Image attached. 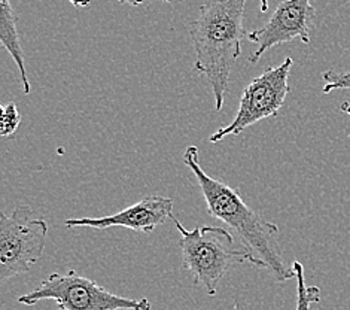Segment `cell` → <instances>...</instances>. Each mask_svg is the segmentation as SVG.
<instances>
[{
	"label": "cell",
	"instance_id": "6da1fadb",
	"mask_svg": "<svg viewBox=\"0 0 350 310\" xmlns=\"http://www.w3.org/2000/svg\"><path fill=\"white\" fill-rule=\"evenodd\" d=\"M198 155V148L191 145L183 154V163L194 173L209 214L237 234L241 245L254 255L256 267L269 270L280 283L294 279V269H289L280 254L278 225L252 211L237 190L207 175Z\"/></svg>",
	"mask_w": 350,
	"mask_h": 310
},
{
	"label": "cell",
	"instance_id": "7a4b0ae2",
	"mask_svg": "<svg viewBox=\"0 0 350 310\" xmlns=\"http://www.w3.org/2000/svg\"><path fill=\"white\" fill-rule=\"evenodd\" d=\"M246 0H206L198 18L189 24L196 49L194 69L209 82L216 111H222L230 91L232 66L241 54Z\"/></svg>",
	"mask_w": 350,
	"mask_h": 310
},
{
	"label": "cell",
	"instance_id": "3957f363",
	"mask_svg": "<svg viewBox=\"0 0 350 310\" xmlns=\"http://www.w3.org/2000/svg\"><path fill=\"white\" fill-rule=\"evenodd\" d=\"M170 220L180 233L183 269L193 276L196 285L204 288L207 296H216L219 282L232 266L241 263L256 266L254 255L245 246H236L232 234L225 229L197 225L187 230L174 215Z\"/></svg>",
	"mask_w": 350,
	"mask_h": 310
},
{
	"label": "cell",
	"instance_id": "277c9868",
	"mask_svg": "<svg viewBox=\"0 0 350 310\" xmlns=\"http://www.w3.org/2000/svg\"><path fill=\"white\" fill-rule=\"evenodd\" d=\"M42 300H54L60 310H151L148 298H127L112 294L77 272L53 273L18 303L33 306Z\"/></svg>",
	"mask_w": 350,
	"mask_h": 310
},
{
	"label": "cell",
	"instance_id": "5b68a950",
	"mask_svg": "<svg viewBox=\"0 0 350 310\" xmlns=\"http://www.w3.org/2000/svg\"><path fill=\"white\" fill-rule=\"evenodd\" d=\"M46 236L48 224L27 205L0 214V281L29 273L45 253Z\"/></svg>",
	"mask_w": 350,
	"mask_h": 310
},
{
	"label": "cell",
	"instance_id": "8992f818",
	"mask_svg": "<svg viewBox=\"0 0 350 310\" xmlns=\"http://www.w3.org/2000/svg\"><path fill=\"white\" fill-rule=\"evenodd\" d=\"M294 60L286 57L279 66H273L247 83L241 93L237 114L228 125L216 130L211 144H219L227 136H237L251 125L270 116H278L289 94V73Z\"/></svg>",
	"mask_w": 350,
	"mask_h": 310
},
{
	"label": "cell",
	"instance_id": "52a82bcc",
	"mask_svg": "<svg viewBox=\"0 0 350 310\" xmlns=\"http://www.w3.org/2000/svg\"><path fill=\"white\" fill-rule=\"evenodd\" d=\"M316 10L310 0H283L269 21L260 29L247 33L246 39L258 48L249 55V63H258L269 49L299 39L310 44V31L314 23Z\"/></svg>",
	"mask_w": 350,
	"mask_h": 310
},
{
	"label": "cell",
	"instance_id": "ba28073f",
	"mask_svg": "<svg viewBox=\"0 0 350 310\" xmlns=\"http://www.w3.org/2000/svg\"><path fill=\"white\" fill-rule=\"evenodd\" d=\"M173 215V200L163 196H148L140 202L131 205L124 211L102 218H77L66 220L69 229L107 230L112 227L129 229L139 233H151L158 225L164 224Z\"/></svg>",
	"mask_w": 350,
	"mask_h": 310
},
{
	"label": "cell",
	"instance_id": "9c48e42d",
	"mask_svg": "<svg viewBox=\"0 0 350 310\" xmlns=\"http://www.w3.org/2000/svg\"><path fill=\"white\" fill-rule=\"evenodd\" d=\"M0 40L18 68L24 94H30V81L27 77L26 63H24V51L18 29H16V16L11 0H0Z\"/></svg>",
	"mask_w": 350,
	"mask_h": 310
},
{
	"label": "cell",
	"instance_id": "30bf717a",
	"mask_svg": "<svg viewBox=\"0 0 350 310\" xmlns=\"http://www.w3.org/2000/svg\"><path fill=\"white\" fill-rule=\"evenodd\" d=\"M293 269L297 279V307L295 310H310V306L319 303L322 292L318 287H308L304 278V267L299 261H295Z\"/></svg>",
	"mask_w": 350,
	"mask_h": 310
},
{
	"label": "cell",
	"instance_id": "8fae6325",
	"mask_svg": "<svg viewBox=\"0 0 350 310\" xmlns=\"http://www.w3.org/2000/svg\"><path fill=\"white\" fill-rule=\"evenodd\" d=\"M21 122V115L14 102L2 105V118H0V135L10 138L18 129Z\"/></svg>",
	"mask_w": 350,
	"mask_h": 310
},
{
	"label": "cell",
	"instance_id": "7c38bea8",
	"mask_svg": "<svg viewBox=\"0 0 350 310\" xmlns=\"http://www.w3.org/2000/svg\"><path fill=\"white\" fill-rule=\"evenodd\" d=\"M323 79V94H329L337 90L350 91V72H338V70H327L322 75Z\"/></svg>",
	"mask_w": 350,
	"mask_h": 310
},
{
	"label": "cell",
	"instance_id": "4fadbf2b",
	"mask_svg": "<svg viewBox=\"0 0 350 310\" xmlns=\"http://www.w3.org/2000/svg\"><path fill=\"white\" fill-rule=\"evenodd\" d=\"M118 2H121V3H129V5H133V6H139V5L144 3L145 0H118ZM160 2H167V3H170V2H173V0H160Z\"/></svg>",
	"mask_w": 350,
	"mask_h": 310
},
{
	"label": "cell",
	"instance_id": "5bb4252c",
	"mask_svg": "<svg viewBox=\"0 0 350 310\" xmlns=\"http://www.w3.org/2000/svg\"><path fill=\"white\" fill-rule=\"evenodd\" d=\"M69 2L77 8H87L91 3V0H69Z\"/></svg>",
	"mask_w": 350,
	"mask_h": 310
},
{
	"label": "cell",
	"instance_id": "9a60e30c",
	"mask_svg": "<svg viewBox=\"0 0 350 310\" xmlns=\"http://www.w3.org/2000/svg\"><path fill=\"white\" fill-rule=\"evenodd\" d=\"M340 111L347 114L350 116V102H343V103H341L340 105Z\"/></svg>",
	"mask_w": 350,
	"mask_h": 310
},
{
	"label": "cell",
	"instance_id": "2e32d148",
	"mask_svg": "<svg viewBox=\"0 0 350 310\" xmlns=\"http://www.w3.org/2000/svg\"><path fill=\"white\" fill-rule=\"evenodd\" d=\"M269 11V0H261V12Z\"/></svg>",
	"mask_w": 350,
	"mask_h": 310
}]
</instances>
